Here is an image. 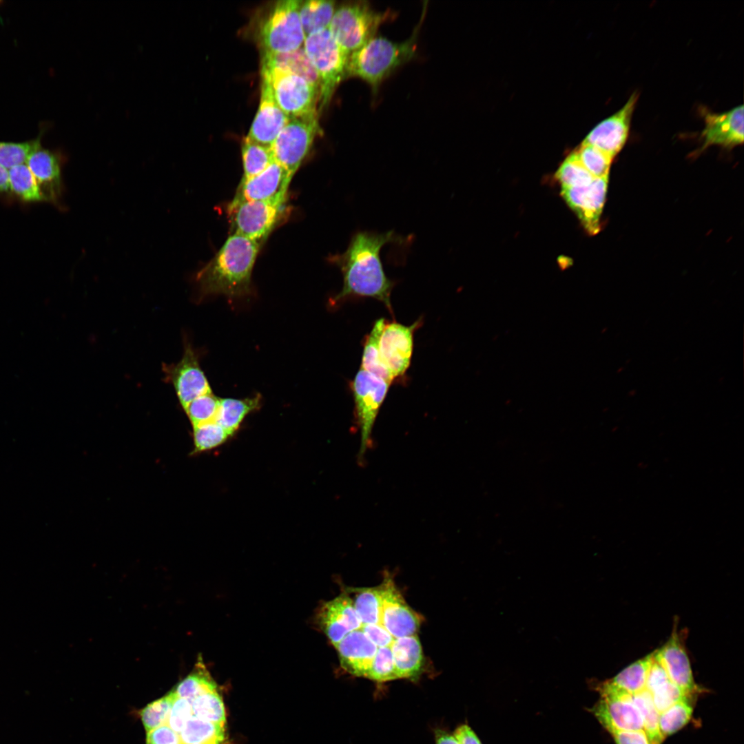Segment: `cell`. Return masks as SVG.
<instances>
[{
    "mask_svg": "<svg viewBox=\"0 0 744 744\" xmlns=\"http://www.w3.org/2000/svg\"><path fill=\"white\" fill-rule=\"evenodd\" d=\"M403 241L404 238L393 231L354 234L347 250L332 258L343 276V287L333 298L334 302L350 297H368L381 301L391 311L393 282L384 272L380 251L387 244Z\"/></svg>",
    "mask_w": 744,
    "mask_h": 744,
    "instance_id": "1",
    "label": "cell"
},
{
    "mask_svg": "<svg viewBox=\"0 0 744 744\" xmlns=\"http://www.w3.org/2000/svg\"><path fill=\"white\" fill-rule=\"evenodd\" d=\"M258 242L237 234L228 237L214 257L196 275L203 296L234 298L249 294L252 270L260 249Z\"/></svg>",
    "mask_w": 744,
    "mask_h": 744,
    "instance_id": "2",
    "label": "cell"
},
{
    "mask_svg": "<svg viewBox=\"0 0 744 744\" xmlns=\"http://www.w3.org/2000/svg\"><path fill=\"white\" fill-rule=\"evenodd\" d=\"M424 11L409 39L396 42L376 35L352 52L349 56L347 78L362 80L375 93L387 77L417 56L418 35Z\"/></svg>",
    "mask_w": 744,
    "mask_h": 744,
    "instance_id": "3",
    "label": "cell"
},
{
    "mask_svg": "<svg viewBox=\"0 0 744 744\" xmlns=\"http://www.w3.org/2000/svg\"><path fill=\"white\" fill-rule=\"evenodd\" d=\"M394 17L391 10L373 9L367 1L348 2L335 8L328 29L350 55L375 37L380 25Z\"/></svg>",
    "mask_w": 744,
    "mask_h": 744,
    "instance_id": "4",
    "label": "cell"
},
{
    "mask_svg": "<svg viewBox=\"0 0 744 744\" xmlns=\"http://www.w3.org/2000/svg\"><path fill=\"white\" fill-rule=\"evenodd\" d=\"M303 47L318 76L320 107H325L338 85L347 79L349 55L335 41L328 28L307 36Z\"/></svg>",
    "mask_w": 744,
    "mask_h": 744,
    "instance_id": "5",
    "label": "cell"
},
{
    "mask_svg": "<svg viewBox=\"0 0 744 744\" xmlns=\"http://www.w3.org/2000/svg\"><path fill=\"white\" fill-rule=\"evenodd\" d=\"M300 3L282 0L275 3L260 28L262 52H287L303 46L306 37L300 19Z\"/></svg>",
    "mask_w": 744,
    "mask_h": 744,
    "instance_id": "6",
    "label": "cell"
},
{
    "mask_svg": "<svg viewBox=\"0 0 744 744\" xmlns=\"http://www.w3.org/2000/svg\"><path fill=\"white\" fill-rule=\"evenodd\" d=\"M281 110L291 119L318 117L320 90L304 79L277 68L261 69Z\"/></svg>",
    "mask_w": 744,
    "mask_h": 744,
    "instance_id": "7",
    "label": "cell"
},
{
    "mask_svg": "<svg viewBox=\"0 0 744 744\" xmlns=\"http://www.w3.org/2000/svg\"><path fill=\"white\" fill-rule=\"evenodd\" d=\"M390 385L361 368L351 383L355 415L361 437L360 459H362L366 450L371 446L372 429Z\"/></svg>",
    "mask_w": 744,
    "mask_h": 744,
    "instance_id": "8",
    "label": "cell"
},
{
    "mask_svg": "<svg viewBox=\"0 0 744 744\" xmlns=\"http://www.w3.org/2000/svg\"><path fill=\"white\" fill-rule=\"evenodd\" d=\"M321 133L318 117L290 119L271 147L274 161L293 175Z\"/></svg>",
    "mask_w": 744,
    "mask_h": 744,
    "instance_id": "9",
    "label": "cell"
},
{
    "mask_svg": "<svg viewBox=\"0 0 744 744\" xmlns=\"http://www.w3.org/2000/svg\"><path fill=\"white\" fill-rule=\"evenodd\" d=\"M283 206L269 201H231L227 209L234 233L260 245L279 220Z\"/></svg>",
    "mask_w": 744,
    "mask_h": 744,
    "instance_id": "10",
    "label": "cell"
},
{
    "mask_svg": "<svg viewBox=\"0 0 744 744\" xmlns=\"http://www.w3.org/2000/svg\"><path fill=\"white\" fill-rule=\"evenodd\" d=\"M601 698L590 709L608 732L643 730L641 714L632 695L598 685Z\"/></svg>",
    "mask_w": 744,
    "mask_h": 744,
    "instance_id": "11",
    "label": "cell"
},
{
    "mask_svg": "<svg viewBox=\"0 0 744 744\" xmlns=\"http://www.w3.org/2000/svg\"><path fill=\"white\" fill-rule=\"evenodd\" d=\"M419 325V321L410 326L396 322H386L381 333L380 356L393 380L403 376L410 366L413 350V334Z\"/></svg>",
    "mask_w": 744,
    "mask_h": 744,
    "instance_id": "12",
    "label": "cell"
},
{
    "mask_svg": "<svg viewBox=\"0 0 744 744\" xmlns=\"http://www.w3.org/2000/svg\"><path fill=\"white\" fill-rule=\"evenodd\" d=\"M380 624L395 638L416 634L421 619L405 601L391 577L380 585Z\"/></svg>",
    "mask_w": 744,
    "mask_h": 744,
    "instance_id": "13",
    "label": "cell"
},
{
    "mask_svg": "<svg viewBox=\"0 0 744 744\" xmlns=\"http://www.w3.org/2000/svg\"><path fill=\"white\" fill-rule=\"evenodd\" d=\"M293 176L274 161L259 174L241 180L232 202L260 200L285 205Z\"/></svg>",
    "mask_w": 744,
    "mask_h": 744,
    "instance_id": "14",
    "label": "cell"
},
{
    "mask_svg": "<svg viewBox=\"0 0 744 744\" xmlns=\"http://www.w3.org/2000/svg\"><path fill=\"white\" fill-rule=\"evenodd\" d=\"M608 176L595 178L588 185L562 188L561 195L590 234L600 230V217L606 199Z\"/></svg>",
    "mask_w": 744,
    "mask_h": 744,
    "instance_id": "15",
    "label": "cell"
},
{
    "mask_svg": "<svg viewBox=\"0 0 744 744\" xmlns=\"http://www.w3.org/2000/svg\"><path fill=\"white\" fill-rule=\"evenodd\" d=\"M165 369L183 409L194 399L211 392L198 356L189 345L178 363Z\"/></svg>",
    "mask_w": 744,
    "mask_h": 744,
    "instance_id": "16",
    "label": "cell"
},
{
    "mask_svg": "<svg viewBox=\"0 0 744 744\" xmlns=\"http://www.w3.org/2000/svg\"><path fill=\"white\" fill-rule=\"evenodd\" d=\"M637 99L638 94L633 93L618 112L591 130L583 143L595 146L614 158L627 141Z\"/></svg>",
    "mask_w": 744,
    "mask_h": 744,
    "instance_id": "17",
    "label": "cell"
},
{
    "mask_svg": "<svg viewBox=\"0 0 744 744\" xmlns=\"http://www.w3.org/2000/svg\"><path fill=\"white\" fill-rule=\"evenodd\" d=\"M654 659L662 667L670 681L690 698L699 690L694 682L690 661L676 628L667 642L653 652Z\"/></svg>",
    "mask_w": 744,
    "mask_h": 744,
    "instance_id": "18",
    "label": "cell"
},
{
    "mask_svg": "<svg viewBox=\"0 0 744 744\" xmlns=\"http://www.w3.org/2000/svg\"><path fill=\"white\" fill-rule=\"evenodd\" d=\"M702 115L705 127L701 138V150L711 145L732 148L743 142V106H737L728 112L715 114L704 109Z\"/></svg>",
    "mask_w": 744,
    "mask_h": 744,
    "instance_id": "19",
    "label": "cell"
},
{
    "mask_svg": "<svg viewBox=\"0 0 744 744\" xmlns=\"http://www.w3.org/2000/svg\"><path fill=\"white\" fill-rule=\"evenodd\" d=\"M317 620L320 628L335 647L350 632L360 629L362 623L349 595L341 594L325 602Z\"/></svg>",
    "mask_w": 744,
    "mask_h": 744,
    "instance_id": "20",
    "label": "cell"
},
{
    "mask_svg": "<svg viewBox=\"0 0 744 744\" xmlns=\"http://www.w3.org/2000/svg\"><path fill=\"white\" fill-rule=\"evenodd\" d=\"M290 119L277 104L268 81L262 77L259 107L245 138L262 145L271 147L280 132Z\"/></svg>",
    "mask_w": 744,
    "mask_h": 744,
    "instance_id": "21",
    "label": "cell"
},
{
    "mask_svg": "<svg viewBox=\"0 0 744 744\" xmlns=\"http://www.w3.org/2000/svg\"><path fill=\"white\" fill-rule=\"evenodd\" d=\"M335 648L344 670L354 676L366 678L378 647L361 629L348 633Z\"/></svg>",
    "mask_w": 744,
    "mask_h": 744,
    "instance_id": "22",
    "label": "cell"
},
{
    "mask_svg": "<svg viewBox=\"0 0 744 744\" xmlns=\"http://www.w3.org/2000/svg\"><path fill=\"white\" fill-rule=\"evenodd\" d=\"M61 160L55 153L39 146L25 164L34 176L45 200L56 202L61 194Z\"/></svg>",
    "mask_w": 744,
    "mask_h": 744,
    "instance_id": "23",
    "label": "cell"
},
{
    "mask_svg": "<svg viewBox=\"0 0 744 744\" xmlns=\"http://www.w3.org/2000/svg\"><path fill=\"white\" fill-rule=\"evenodd\" d=\"M395 672L397 679L415 680L424 666L422 648L417 634L395 639L391 644Z\"/></svg>",
    "mask_w": 744,
    "mask_h": 744,
    "instance_id": "24",
    "label": "cell"
},
{
    "mask_svg": "<svg viewBox=\"0 0 744 744\" xmlns=\"http://www.w3.org/2000/svg\"><path fill=\"white\" fill-rule=\"evenodd\" d=\"M273 68L300 76L320 90L318 76L303 46L287 52H262L261 69Z\"/></svg>",
    "mask_w": 744,
    "mask_h": 744,
    "instance_id": "25",
    "label": "cell"
},
{
    "mask_svg": "<svg viewBox=\"0 0 744 744\" xmlns=\"http://www.w3.org/2000/svg\"><path fill=\"white\" fill-rule=\"evenodd\" d=\"M654 661L653 652L632 663L613 678L599 685L617 692L635 694L645 689L650 670Z\"/></svg>",
    "mask_w": 744,
    "mask_h": 744,
    "instance_id": "26",
    "label": "cell"
},
{
    "mask_svg": "<svg viewBox=\"0 0 744 744\" xmlns=\"http://www.w3.org/2000/svg\"><path fill=\"white\" fill-rule=\"evenodd\" d=\"M645 689L650 694L654 705L659 714L679 701L689 698L670 681L662 667L654 659L650 670Z\"/></svg>",
    "mask_w": 744,
    "mask_h": 744,
    "instance_id": "27",
    "label": "cell"
},
{
    "mask_svg": "<svg viewBox=\"0 0 744 744\" xmlns=\"http://www.w3.org/2000/svg\"><path fill=\"white\" fill-rule=\"evenodd\" d=\"M260 404L259 395L242 400L220 399L215 422L231 435L239 428L245 417L258 409Z\"/></svg>",
    "mask_w": 744,
    "mask_h": 744,
    "instance_id": "28",
    "label": "cell"
},
{
    "mask_svg": "<svg viewBox=\"0 0 744 744\" xmlns=\"http://www.w3.org/2000/svg\"><path fill=\"white\" fill-rule=\"evenodd\" d=\"M335 4L333 1H301L299 14L305 37L329 28L335 10Z\"/></svg>",
    "mask_w": 744,
    "mask_h": 744,
    "instance_id": "29",
    "label": "cell"
},
{
    "mask_svg": "<svg viewBox=\"0 0 744 744\" xmlns=\"http://www.w3.org/2000/svg\"><path fill=\"white\" fill-rule=\"evenodd\" d=\"M386 323L384 318L377 320L364 342L361 369L391 384L394 380L383 364L379 352V340Z\"/></svg>",
    "mask_w": 744,
    "mask_h": 744,
    "instance_id": "30",
    "label": "cell"
},
{
    "mask_svg": "<svg viewBox=\"0 0 744 744\" xmlns=\"http://www.w3.org/2000/svg\"><path fill=\"white\" fill-rule=\"evenodd\" d=\"M179 744H222L225 725L203 721L192 716L178 734Z\"/></svg>",
    "mask_w": 744,
    "mask_h": 744,
    "instance_id": "31",
    "label": "cell"
},
{
    "mask_svg": "<svg viewBox=\"0 0 744 744\" xmlns=\"http://www.w3.org/2000/svg\"><path fill=\"white\" fill-rule=\"evenodd\" d=\"M216 682L206 669L202 660L197 662L194 670L175 687L173 692L181 699L190 703L197 696L218 690Z\"/></svg>",
    "mask_w": 744,
    "mask_h": 744,
    "instance_id": "32",
    "label": "cell"
},
{
    "mask_svg": "<svg viewBox=\"0 0 744 744\" xmlns=\"http://www.w3.org/2000/svg\"><path fill=\"white\" fill-rule=\"evenodd\" d=\"M8 171L9 190L19 198L25 202L45 200L39 184L25 163Z\"/></svg>",
    "mask_w": 744,
    "mask_h": 744,
    "instance_id": "33",
    "label": "cell"
},
{
    "mask_svg": "<svg viewBox=\"0 0 744 744\" xmlns=\"http://www.w3.org/2000/svg\"><path fill=\"white\" fill-rule=\"evenodd\" d=\"M242 180L259 174L274 161L271 147L253 142L247 138H244L242 144Z\"/></svg>",
    "mask_w": 744,
    "mask_h": 744,
    "instance_id": "34",
    "label": "cell"
},
{
    "mask_svg": "<svg viewBox=\"0 0 744 744\" xmlns=\"http://www.w3.org/2000/svg\"><path fill=\"white\" fill-rule=\"evenodd\" d=\"M352 599L355 610L362 623L380 624L381 594L378 587L360 588L353 590Z\"/></svg>",
    "mask_w": 744,
    "mask_h": 744,
    "instance_id": "35",
    "label": "cell"
},
{
    "mask_svg": "<svg viewBox=\"0 0 744 744\" xmlns=\"http://www.w3.org/2000/svg\"><path fill=\"white\" fill-rule=\"evenodd\" d=\"M190 703L193 715L199 719L226 725L225 708L218 690L200 695Z\"/></svg>",
    "mask_w": 744,
    "mask_h": 744,
    "instance_id": "36",
    "label": "cell"
},
{
    "mask_svg": "<svg viewBox=\"0 0 744 744\" xmlns=\"http://www.w3.org/2000/svg\"><path fill=\"white\" fill-rule=\"evenodd\" d=\"M690 698H684L659 714V727L663 738L683 727L690 720L693 707Z\"/></svg>",
    "mask_w": 744,
    "mask_h": 744,
    "instance_id": "37",
    "label": "cell"
},
{
    "mask_svg": "<svg viewBox=\"0 0 744 744\" xmlns=\"http://www.w3.org/2000/svg\"><path fill=\"white\" fill-rule=\"evenodd\" d=\"M643 719V731L650 744H661L663 741L659 727V713L656 709L649 692L643 691L632 695Z\"/></svg>",
    "mask_w": 744,
    "mask_h": 744,
    "instance_id": "38",
    "label": "cell"
},
{
    "mask_svg": "<svg viewBox=\"0 0 744 744\" xmlns=\"http://www.w3.org/2000/svg\"><path fill=\"white\" fill-rule=\"evenodd\" d=\"M555 177L562 188L586 186L595 178L583 167L575 152L564 160L557 169Z\"/></svg>",
    "mask_w": 744,
    "mask_h": 744,
    "instance_id": "39",
    "label": "cell"
},
{
    "mask_svg": "<svg viewBox=\"0 0 744 744\" xmlns=\"http://www.w3.org/2000/svg\"><path fill=\"white\" fill-rule=\"evenodd\" d=\"M579 160L595 178L608 176L613 158L607 153L589 144L582 143L575 152Z\"/></svg>",
    "mask_w": 744,
    "mask_h": 744,
    "instance_id": "40",
    "label": "cell"
},
{
    "mask_svg": "<svg viewBox=\"0 0 744 744\" xmlns=\"http://www.w3.org/2000/svg\"><path fill=\"white\" fill-rule=\"evenodd\" d=\"M220 399L212 392L203 395L188 404L185 411L193 427L215 421Z\"/></svg>",
    "mask_w": 744,
    "mask_h": 744,
    "instance_id": "41",
    "label": "cell"
},
{
    "mask_svg": "<svg viewBox=\"0 0 744 744\" xmlns=\"http://www.w3.org/2000/svg\"><path fill=\"white\" fill-rule=\"evenodd\" d=\"M175 696L172 690L166 696L152 701L141 710L139 714L147 732L166 724Z\"/></svg>",
    "mask_w": 744,
    "mask_h": 744,
    "instance_id": "42",
    "label": "cell"
},
{
    "mask_svg": "<svg viewBox=\"0 0 744 744\" xmlns=\"http://www.w3.org/2000/svg\"><path fill=\"white\" fill-rule=\"evenodd\" d=\"M231 435L219 424L213 421L194 426L195 452H202L216 448Z\"/></svg>",
    "mask_w": 744,
    "mask_h": 744,
    "instance_id": "43",
    "label": "cell"
},
{
    "mask_svg": "<svg viewBox=\"0 0 744 744\" xmlns=\"http://www.w3.org/2000/svg\"><path fill=\"white\" fill-rule=\"evenodd\" d=\"M40 145L39 138L23 143L0 141V166L8 170L25 163L30 154Z\"/></svg>",
    "mask_w": 744,
    "mask_h": 744,
    "instance_id": "44",
    "label": "cell"
},
{
    "mask_svg": "<svg viewBox=\"0 0 744 744\" xmlns=\"http://www.w3.org/2000/svg\"><path fill=\"white\" fill-rule=\"evenodd\" d=\"M366 678L378 682L397 679L390 646L378 648Z\"/></svg>",
    "mask_w": 744,
    "mask_h": 744,
    "instance_id": "45",
    "label": "cell"
},
{
    "mask_svg": "<svg viewBox=\"0 0 744 744\" xmlns=\"http://www.w3.org/2000/svg\"><path fill=\"white\" fill-rule=\"evenodd\" d=\"M192 714L190 702L176 695L166 724L178 734Z\"/></svg>",
    "mask_w": 744,
    "mask_h": 744,
    "instance_id": "46",
    "label": "cell"
},
{
    "mask_svg": "<svg viewBox=\"0 0 744 744\" xmlns=\"http://www.w3.org/2000/svg\"><path fill=\"white\" fill-rule=\"evenodd\" d=\"M360 629L378 648L391 646L395 639L381 624H364Z\"/></svg>",
    "mask_w": 744,
    "mask_h": 744,
    "instance_id": "47",
    "label": "cell"
},
{
    "mask_svg": "<svg viewBox=\"0 0 744 744\" xmlns=\"http://www.w3.org/2000/svg\"><path fill=\"white\" fill-rule=\"evenodd\" d=\"M146 743L179 744L178 734L167 724H164L147 732Z\"/></svg>",
    "mask_w": 744,
    "mask_h": 744,
    "instance_id": "48",
    "label": "cell"
},
{
    "mask_svg": "<svg viewBox=\"0 0 744 744\" xmlns=\"http://www.w3.org/2000/svg\"><path fill=\"white\" fill-rule=\"evenodd\" d=\"M609 733L612 735L615 744H650L643 730L612 731Z\"/></svg>",
    "mask_w": 744,
    "mask_h": 744,
    "instance_id": "49",
    "label": "cell"
},
{
    "mask_svg": "<svg viewBox=\"0 0 744 744\" xmlns=\"http://www.w3.org/2000/svg\"><path fill=\"white\" fill-rule=\"evenodd\" d=\"M453 734L460 744H482L475 732L467 724L458 726Z\"/></svg>",
    "mask_w": 744,
    "mask_h": 744,
    "instance_id": "50",
    "label": "cell"
},
{
    "mask_svg": "<svg viewBox=\"0 0 744 744\" xmlns=\"http://www.w3.org/2000/svg\"><path fill=\"white\" fill-rule=\"evenodd\" d=\"M435 744H460L453 734L442 729L435 731Z\"/></svg>",
    "mask_w": 744,
    "mask_h": 744,
    "instance_id": "51",
    "label": "cell"
},
{
    "mask_svg": "<svg viewBox=\"0 0 744 744\" xmlns=\"http://www.w3.org/2000/svg\"><path fill=\"white\" fill-rule=\"evenodd\" d=\"M8 171L0 166V192H8Z\"/></svg>",
    "mask_w": 744,
    "mask_h": 744,
    "instance_id": "52",
    "label": "cell"
},
{
    "mask_svg": "<svg viewBox=\"0 0 744 744\" xmlns=\"http://www.w3.org/2000/svg\"><path fill=\"white\" fill-rule=\"evenodd\" d=\"M195 744H201V743H195Z\"/></svg>",
    "mask_w": 744,
    "mask_h": 744,
    "instance_id": "53",
    "label": "cell"
}]
</instances>
